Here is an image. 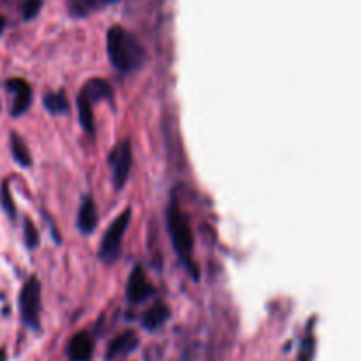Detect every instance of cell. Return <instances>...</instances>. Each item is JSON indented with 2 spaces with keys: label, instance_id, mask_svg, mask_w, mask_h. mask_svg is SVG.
<instances>
[{
  "label": "cell",
  "instance_id": "6da1fadb",
  "mask_svg": "<svg viewBox=\"0 0 361 361\" xmlns=\"http://www.w3.org/2000/svg\"><path fill=\"white\" fill-rule=\"evenodd\" d=\"M106 48H108L111 63L122 73H130V71L137 69L145 59L143 46L122 27L109 28L108 37H106Z\"/></svg>",
  "mask_w": 361,
  "mask_h": 361
},
{
  "label": "cell",
  "instance_id": "7a4b0ae2",
  "mask_svg": "<svg viewBox=\"0 0 361 361\" xmlns=\"http://www.w3.org/2000/svg\"><path fill=\"white\" fill-rule=\"evenodd\" d=\"M111 97V87H109L108 81L101 80V78H95L85 83V87L81 88L80 95H78V113H80V123L85 129L87 134H95V126H94V108L95 102L102 101V99Z\"/></svg>",
  "mask_w": 361,
  "mask_h": 361
},
{
  "label": "cell",
  "instance_id": "3957f363",
  "mask_svg": "<svg viewBox=\"0 0 361 361\" xmlns=\"http://www.w3.org/2000/svg\"><path fill=\"white\" fill-rule=\"evenodd\" d=\"M168 228L171 235L173 245H175L176 254L190 267V252H192V229H190L189 217L182 212L180 204L173 201L168 210Z\"/></svg>",
  "mask_w": 361,
  "mask_h": 361
},
{
  "label": "cell",
  "instance_id": "277c9868",
  "mask_svg": "<svg viewBox=\"0 0 361 361\" xmlns=\"http://www.w3.org/2000/svg\"><path fill=\"white\" fill-rule=\"evenodd\" d=\"M21 321L32 330H39L41 317V282L37 277H30L20 293Z\"/></svg>",
  "mask_w": 361,
  "mask_h": 361
},
{
  "label": "cell",
  "instance_id": "5b68a950",
  "mask_svg": "<svg viewBox=\"0 0 361 361\" xmlns=\"http://www.w3.org/2000/svg\"><path fill=\"white\" fill-rule=\"evenodd\" d=\"M130 215H133L130 208L123 210L122 214H120L118 217L113 221V224L109 226L108 231L104 233V236H102V242H101V257L102 259L111 261L118 256L123 235H126L127 228H129Z\"/></svg>",
  "mask_w": 361,
  "mask_h": 361
},
{
  "label": "cell",
  "instance_id": "8992f818",
  "mask_svg": "<svg viewBox=\"0 0 361 361\" xmlns=\"http://www.w3.org/2000/svg\"><path fill=\"white\" fill-rule=\"evenodd\" d=\"M113 164V182L116 189H122L129 178L130 166H133V148L130 141L126 140L113 150V155L109 157Z\"/></svg>",
  "mask_w": 361,
  "mask_h": 361
},
{
  "label": "cell",
  "instance_id": "52a82bcc",
  "mask_svg": "<svg viewBox=\"0 0 361 361\" xmlns=\"http://www.w3.org/2000/svg\"><path fill=\"white\" fill-rule=\"evenodd\" d=\"M7 90H11L14 94L13 106H11V115L13 116H21L23 113H27V109L30 108L32 102V88L21 78H13L6 83Z\"/></svg>",
  "mask_w": 361,
  "mask_h": 361
},
{
  "label": "cell",
  "instance_id": "ba28073f",
  "mask_svg": "<svg viewBox=\"0 0 361 361\" xmlns=\"http://www.w3.org/2000/svg\"><path fill=\"white\" fill-rule=\"evenodd\" d=\"M154 295V286L148 282L143 268L136 267L130 274L129 282H127V298L133 303H141Z\"/></svg>",
  "mask_w": 361,
  "mask_h": 361
},
{
  "label": "cell",
  "instance_id": "9c48e42d",
  "mask_svg": "<svg viewBox=\"0 0 361 361\" xmlns=\"http://www.w3.org/2000/svg\"><path fill=\"white\" fill-rule=\"evenodd\" d=\"M94 353V341L87 331H80L71 338L69 345H67V355L71 361H88Z\"/></svg>",
  "mask_w": 361,
  "mask_h": 361
},
{
  "label": "cell",
  "instance_id": "30bf717a",
  "mask_svg": "<svg viewBox=\"0 0 361 361\" xmlns=\"http://www.w3.org/2000/svg\"><path fill=\"white\" fill-rule=\"evenodd\" d=\"M99 222L97 215V207H95V201L92 197H85L83 203L80 204V212H78V228L81 229V233L85 235H90L95 231Z\"/></svg>",
  "mask_w": 361,
  "mask_h": 361
},
{
  "label": "cell",
  "instance_id": "8fae6325",
  "mask_svg": "<svg viewBox=\"0 0 361 361\" xmlns=\"http://www.w3.org/2000/svg\"><path fill=\"white\" fill-rule=\"evenodd\" d=\"M137 345V337L134 331H123L118 337H115L109 344L108 351H106V360H115L118 356L127 355V353L133 351Z\"/></svg>",
  "mask_w": 361,
  "mask_h": 361
},
{
  "label": "cell",
  "instance_id": "7c38bea8",
  "mask_svg": "<svg viewBox=\"0 0 361 361\" xmlns=\"http://www.w3.org/2000/svg\"><path fill=\"white\" fill-rule=\"evenodd\" d=\"M169 317V310L166 305H155L152 307V309H148L147 312L143 314V319H141V323H143V326L147 328V330H157L159 326H162V324L168 321Z\"/></svg>",
  "mask_w": 361,
  "mask_h": 361
},
{
  "label": "cell",
  "instance_id": "4fadbf2b",
  "mask_svg": "<svg viewBox=\"0 0 361 361\" xmlns=\"http://www.w3.org/2000/svg\"><path fill=\"white\" fill-rule=\"evenodd\" d=\"M42 102L51 115H63V113L69 111V102H67L63 92H49L44 95Z\"/></svg>",
  "mask_w": 361,
  "mask_h": 361
},
{
  "label": "cell",
  "instance_id": "5bb4252c",
  "mask_svg": "<svg viewBox=\"0 0 361 361\" xmlns=\"http://www.w3.org/2000/svg\"><path fill=\"white\" fill-rule=\"evenodd\" d=\"M11 152H13L14 161H16L20 166H23V168H28V166L32 164L30 152H28L25 141L21 140V137L18 136L16 133L11 134Z\"/></svg>",
  "mask_w": 361,
  "mask_h": 361
},
{
  "label": "cell",
  "instance_id": "9a60e30c",
  "mask_svg": "<svg viewBox=\"0 0 361 361\" xmlns=\"http://www.w3.org/2000/svg\"><path fill=\"white\" fill-rule=\"evenodd\" d=\"M23 236H25V243H27L28 249H34V247L39 245V231L30 219H25Z\"/></svg>",
  "mask_w": 361,
  "mask_h": 361
},
{
  "label": "cell",
  "instance_id": "2e32d148",
  "mask_svg": "<svg viewBox=\"0 0 361 361\" xmlns=\"http://www.w3.org/2000/svg\"><path fill=\"white\" fill-rule=\"evenodd\" d=\"M2 204H4V210H6V214L9 215L11 219L16 217V207H14V201H13V196H11V190H9V183L4 182L2 183Z\"/></svg>",
  "mask_w": 361,
  "mask_h": 361
},
{
  "label": "cell",
  "instance_id": "e0dca14e",
  "mask_svg": "<svg viewBox=\"0 0 361 361\" xmlns=\"http://www.w3.org/2000/svg\"><path fill=\"white\" fill-rule=\"evenodd\" d=\"M314 353H316V342L312 337H307L302 344V351H300V361H312Z\"/></svg>",
  "mask_w": 361,
  "mask_h": 361
},
{
  "label": "cell",
  "instance_id": "ac0fdd59",
  "mask_svg": "<svg viewBox=\"0 0 361 361\" xmlns=\"http://www.w3.org/2000/svg\"><path fill=\"white\" fill-rule=\"evenodd\" d=\"M42 6V0H25L23 4V18L25 20H32L39 14Z\"/></svg>",
  "mask_w": 361,
  "mask_h": 361
},
{
  "label": "cell",
  "instance_id": "d6986e66",
  "mask_svg": "<svg viewBox=\"0 0 361 361\" xmlns=\"http://www.w3.org/2000/svg\"><path fill=\"white\" fill-rule=\"evenodd\" d=\"M4 28H6V20H4L2 16H0V34L4 32Z\"/></svg>",
  "mask_w": 361,
  "mask_h": 361
},
{
  "label": "cell",
  "instance_id": "ffe728a7",
  "mask_svg": "<svg viewBox=\"0 0 361 361\" xmlns=\"http://www.w3.org/2000/svg\"><path fill=\"white\" fill-rule=\"evenodd\" d=\"M0 361H7V358H6V351H0Z\"/></svg>",
  "mask_w": 361,
  "mask_h": 361
},
{
  "label": "cell",
  "instance_id": "44dd1931",
  "mask_svg": "<svg viewBox=\"0 0 361 361\" xmlns=\"http://www.w3.org/2000/svg\"><path fill=\"white\" fill-rule=\"evenodd\" d=\"M88 2L92 4V2H95V0H88ZM104 2H113V0H104Z\"/></svg>",
  "mask_w": 361,
  "mask_h": 361
}]
</instances>
